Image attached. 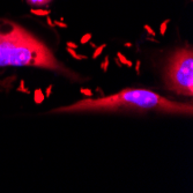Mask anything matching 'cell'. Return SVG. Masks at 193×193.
Listing matches in <instances>:
<instances>
[{"label": "cell", "mask_w": 193, "mask_h": 193, "mask_svg": "<svg viewBox=\"0 0 193 193\" xmlns=\"http://www.w3.org/2000/svg\"><path fill=\"white\" fill-rule=\"evenodd\" d=\"M147 112L192 116V103L175 102L149 89L126 88L121 91L99 99H80L71 105L61 106L50 114H76V112Z\"/></svg>", "instance_id": "1"}, {"label": "cell", "mask_w": 193, "mask_h": 193, "mask_svg": "<svg viewBox=\"0 0 193 193\" xmlns=\"http://www.w3.org/2000/svg\"><path fill=\"white\" fill-rule=\"evenodd\" d=\"M38 67L80 81L76 73L65 67L51 49L23 27L0 19V67Z\"/></svg>", "instance_id": "2"}, {"label": "cell", "mask_w": 193, "mask_h": 193, "mask_svg": "<svg viewBox=\"0 0 193 193\" xmlns=\"http://www.w3.org/2000/svg\"><path fill=\"white\" fill-rule=\"evenodd\" d=\"M168 90L192 97L193 95V51L191 46L180 48L169 58L164 72Z\"/></svg>", "instance_id": "3"}, {"label": "cell", "mask_w": 193, "mask_h": 193, "mask_svg": "<svg viewBox=\"0 0 193 193\" xmlns=\"http://www.w3.org/2000/svg\"><path fill=\"white\" fill-rule=\"evenodd\" d=\"M52 0H27V3L31 6H36V7H44L46 5H49Z\"/></svg>", "instance_id": "4"}, {"label": "cell", "mask_w": 193, "mask_h": 193, "mask_svg": "<svg viewBox=\"0 0 193 193\" xmlns=\"http://www.w3.org/2000/svg\"><path fill=\"white\" fill-rule=\"evenodd\" d=\"M44 99H45V96L43 95L42 89L37 88V89L35 90V103H36V104H41V103L44 101Z\"/></svg>", "instance_id": "5"}, {"label": "cell", "mask_w": 193, "mask_h": 193, "mask_svg": "<svg viewBox=\"0 0 193 193\" xmlns=\"http://www.w3.org/2000/svg\"><path fill=\"white\" fill-rule=\"evenodd\" d=\"M117 58H118V60L121 61V65H126V66H129V67H132V61L127 60V59L125 58V56L121 54L120 52L117 53Z\"/></svg>", "instance_id": "6"}, {"label": "cell", "mask_w": 193, "mask_h": 193, "mask_svg": "<svg viewBox=\"0 0 193 193\" xmlns=\"http://www.w3.org/2000/svg\"><path fill=\"white\" fill-rule=\"evenodd\" d=\"M106 48V44H102V45H99V48H97V49L95 50V52H94V54H93V58H94V59H96V58H99V56H101V54H102V51L104 49H105Z\"/></svg>", "instance_id": "7"}, {"label": "cell", "mask_w": 193, "mask_h": 193, "mask_svg": "<svg viewBox=\"0 0 193 193\" xmlns=\"http://www.w3.org/2000/svg\"><path fill=\"white\" fill-rule=\"evenodd\" d=\"M31 13H33V14H36V15H38V16H45V15H49L51 12L43 11V9H31Z\"/></svg>", "instance_id": "8"}, {"label": "cell", "mask_w": 193, "mask_h": 193, "mask_svg": "<svg viewBox=\"0 0 193 193\" xmlns=\"http://www.w3.org/2000/svg\"><path fill=\"white\" fill-rule=\"evenodd\" d=\"M80 93L84 96H87V97H93V91L90 89H88V88H82V89H80Z\"/></svg>", "instance_id": "9"}, {"label": "cell", "mask_w": 193, "mask_h": 193, "mask_svg": "<svg viewBox=\"0 0 193 193\" xmlns=\"http://www.w3.org/2000/svg\"><path fill=\"white\" fill-rule=\"evenodd\" d=\"M108 66H109V57L104 58V61L101 64V68H102L103 72H106L108 71Z\"/></svg>", "instance_id": "10"}, {"label": "cell", "mask_w": 193, "mask_h": 193, "mask_svg": "<svg viewBox=\"0 0 193 193\" xmlns=\"http://www.w3.org/2000/svg\"><path fill=\"white\" fill-rule=\"evenodd\" d=\"M91 37H93V36H91V34H86L84 36H82V37H81V43H82V44H86V43H88L89 41H90Z\"/></svg>", "instance_id": "11"}, {"label": "cell", "mask_w": 193, "mask_h": 193, "mask_svg": "<svg viewBox=\"0 0 193 193\" xmlns=\"http://www.w3.org/2000/svg\"><path fill=\"white\" fill-rule=\"evenodd\" d=\"M168 23H169V20L164 21V22L162 23V26H161V34H162V35H164V33H165V29H167Z\"/></svg>", "instance_id": "12"}, {"label": "cell", "mask_w": 193, "mask_h": 193, "mask_svg": "<svg viewBox=\"0 0 193 193\" xmlns=\"http://www.w3.org/2000/svg\"><path fill=\"white\" fill-rule=\"evenodd\" d=\"M67 48L76 50L78 49V44H75V43H73V42H67Z\"/></svg>", "instance_id": "13"}, {"label": "cell", "mask_w": 193, "mask_h": 193, "mask_svg": "<svg viewBox=\"0 0 193 193\" xmlns=\"http://www.w3.org/2000/svg\"><path fill=\"white\" fill-rule=\"evenodd\" d=\"M145 29H146V30H147L148 33H149V34L151 35V36H154V35H155V33H154V30H153V29H151V28H150V27H149V26H147V24L145 26Z\"/></svg>", "instance_id": "14"}, {"label": "cell", "mask_w": 193, "mask_h": 193, "mask_svg": "<svg viewBox=\"0 0 193 193\" xmlns=\"http://www.w3.org/2000/svg\"><path fill=\"white\" fill-rule=\"evenodd\" d=\"M51 90H52V84H50L49 87L46 88V97H48V99H49L50 95H51Z\"/></svg>", "instance_id": "15"}, {"label": "cell", "mask_w": 193, "mask_h": 193, "mask_svg": "<svg viewBox=\"0 0 193 193\" xmlns=\"http://www.w3.org/2000/svg\"><path fill=\"white\" fill-rule=\"evenodd\" d=\"M54 24L58 27H61V28H67V24H65V23H61V22H58V21H56L54 22Z\"/></svg>", "instance_id": "16"}, {"label": "cell", "mask_w": 193, "mask_h": 193, "mask_svg": "<svg viewBox=\"0 0 193 193\" xmlns=\"http://www.w3.org/2000/svg\"><path fill=\"white\" fill-rule=\"evenodd\" d=\"M140 66H141V61H140V60H138V61H136V67H135V71H136V73H138V74L140 73V71H139V68H140Z\"/></svg>", "instance_id": "17"}, {"label": "cell", "mask_w": 193, "mask_h": 193, "mask_svg": "<svg viewBox=\"0 0 193 193\" xmlns=\"http://www.w3.org/2000/svg\"><path fill=\"white\" fill-rule=\"evenodd\" d=\"M125 46H126V48H130V46H132V44H130V43H126Z\"/></svg>", "instance_id": "18"}]
</instances>
